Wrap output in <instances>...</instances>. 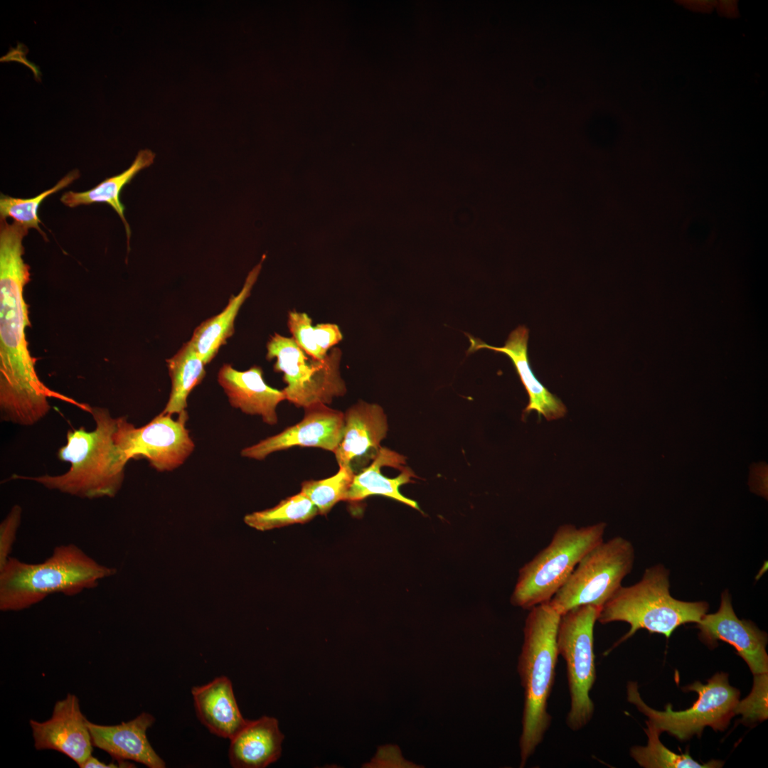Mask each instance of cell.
<instances>
[{
    "instance_id": "obj_1",
    "label": "cell",
    "mask_w": 768,
    "mask_h": 768,
    "mask_svg": "<svg viewBox=\"0 0 768 768\" xmlns=\"http://www.w3.org/2000/svg\"><path fill=\"white\" fill-rule=\"evenodd\" d=\"M28 232L15 221L0 220L1 417L23 426L33 425L48 414V398L86 408V404L53 391L40 380L28 348L26 329L31 324L23 289L31 274L22 243Z\"/></svg>"
},
{
    "instance_id": "obj_2",
    "label": "cell",
    "mask_w": 768,
    "mask_h": 768,
    "mask_svg": "<svg viewBox=\"0 0 768 768\" xmlns=\"http://www.w3.org/2000/svg\"><path fill=\"white\" fill-rule=\"evenodd\" d=\"M95 429L83 427L67 432L66 444L58 452L69 470L60 475L38 476L14 475V479L30 480L44 487L82 498L114 497L120 490L127 460L114 441L117 418L106 408L91 409Z\"/></svg>"
},
{
    "instance_id": "obj_3",
    "label": "cell",
    "mask_w": 768,
    "mask_h": 768,
    "mask_svg": "<svg viewBox=\"0 0 768 768\" xmlns=\"http://www.w3.org/2000/svg\"><path fill=\"white\" fill-rule=\"evenodd\" d=\"M116 568L99 563L74 543L58 545L43 562L10 557L0 568V610L18 612L60 593L75 596L96 588Z\"/></svg>"
},
{
    "instance_id": "obj_4",
    "label": "cell",
    "mask_w": 768,
    "mask_h": 768,
    "mask_svg": "<svg viewBox=\"0 0 768 768\" xmlns=\"http://www.w3.org/2000/svg\"><path fill=\"white\" fill-rule=\"evenodd\" d=\"M560 618V614L548 602L530 609L525 621L518 662L524 690L520 767L526 766L550 725L547 708L559 656L556 638Z\"/></svg>"
},
{
    "instance_id": "obj_5",
    "label": "cell",
    "mask_w": 768,
    "mask_h": 768,
    "mask_svg": "<svg viewBox=\"0 0 768 768\" xmlns=\"http://www.w3.org/2000/svg\"><path fill=\"white\" fill-rule=\"evenodd\" d=\"M708 608L704 601L686 602L673 597L669 570L658 564L646 569L634 585L621 586L602 607L597 622L602 624L624 622L630 625L613 649L639 629L669 638L679 626L699 622Z\"/></svg>"
},
{
    "instance_id": "obj_6",
    "label": "cell",
    "mask_w": 768,
    "mask_h": 768,
    "mask_svg": "<svg viewBox=\"0 0 768 768\" xmlns=\"http://www.w3.org/2000/svg\"><path fill=\"white\" fill-rule=\"evenodd\" d=\"M604 522L577 528L560 526L549 544L520 570L511 602L524 609L549 602L581 559L603 540Z\"/></svg>"
},
{
    "instance_id": "obj_7",
    "label": "cell",
    "mask_w": 768,
    "mask_h": 768,
    "mask_svg": "<svg viewBox=\"0 0 768 768\" xmlns=\"http://www.w3.org/2000/svg\"><path fill=\"white\" fill-rule=\"evenodd\" d=\"M594 604L574 607L560 615L557 650L565 661L570 705L567 727L578 731L593 717L594 705L590 692L596 679L594 627L601 610Z\"/></svg>"
},
{
    "instance_id": "obj_8",
    "label": "cell",
    "mask_w": 768,
    "mask_h": 768,
    "mask_svg": "<svg viewBox=\"0 0 768 768\" xmlns=\"http://www.w3.org/2000/svg\"><path fill=\"white\" fill-rule=\"evenodd\" d=\"M267 360L275 359L274 370L283 373L286 400L304 409L330 404L335 397L346 393L340 373L341 351L331 348L321 360L308 356L292 337L279 334L267 343Z\"/></svg>"
},
{
    "instance_id": "obj_9",
    "label": "cell",
    "mask_w": 768,
    "mask_h": 768,
    "mask_svg": "<svg viewBox=\"0 0 768 768\" xmlns=\"http://www.w3.org/2000/svg\"><path fill=\"white\" fill-rule=\"evenodd\" d=\"M683 689L698 694V700L685 710L674 711L671 704L663 711L649 707L641 699L636 682H629L627 699L648 718L646 721L660 734L666 732L679 740H688L694 735L700 737L705 727H711L715 731L727 728L735 715L740 698V691L730 685L727 674L716 673L706 684L695 681Z\"/></svg>"
},
{
    "instance_id": "obj_10",
    "label": "cell",
    "mask_w": 768,
    "mask_h": 768,
    "mask_svg": "<svg viewBox=\"0 0 768 768\" xmlns=\"http://www.w3.org/2000/svg\"><path fill=\"white\" fill-rule=\"evenodd\" d=\"M634 560V548L627 539L603 540L581 559L549 603L560 615L584 604L602 607L620 588Z\"/></svg>"
},
{
    "instance_id": "obj_11",
    "label": "cell",
    "mask_w": 768,
    "mask_h": 768,
    "mask_svg": "<svg viewBox=\"0 0 768 768\" xmlns=\"http://www.w3.org/2000/svg\"><path fill=\"white\" fill-rule=\"evenodd\" d=\"M172 415H156L146 425L136 427L126 417L117 418L114 441L127 461L144 457L159 472L181 466L194 450L186 428L187 412L176 420Z\"/></svg>"
},
{
    "instance_id": "obj_12",
    "label": "cell",
    "mask_w": 768,
    "mask_h": 768,
    "mask_svg": "<svg viewBox=\"0 0 768 768\" xmlns=\"http://www.w3.org/2000/svg\"><path fill=\"white\" fill-rule=\"evenodd\" d=\"M304 418L281 432L241 450V456L262 460L294 446L314 447L334 453L343 434L344 414L320 404L306 408Z\"/></svg>"
},
{
    "instance_id": "obj_13",
    "label": "cell",
    "mask_w": 768,
    "mask_h": 768,
    "mask_svg": "<svg viewBox=\"0 0 768 768\" xmlns=\"http://www.w3.org/2000/svg\"><path fill=\"white\" fill-rule=\"evenodd\" d=\"M697 626L700 639L708 646H715L718 641H725L735 649L753 675L767 673V634L753 622L737 617L727 590L721 594L718 610L704 614Z\"/></svg>"
},
{
    "instance_id": "obj_14",
    "label": "cell",
    "mask_w": 768,
    "mask_h": 768,
    "mask_svg": "<svg viewBox=\"0 0 768 768\" xmlns=\"http://www.w3.org/2000/svg\"><path fill=\"white\" fill-rule=\"evenodd\" d=\"M87 720L80 710L78 698L68 693L55 703L50 719L30 720L35 748L58 751L80 767L92 752Z\"/></svg>"
},
{
    "instance_id": "obj_15",
    "label": "cell",
    "mask_w": 768,
    "mask_h": 768,
    "mask_svg": "<svg viewBox=\"0 0 768 768\" xmlns=\"http://www.w3.org/2000/svg\"><path fill=\"white\" fill-rule=\"evenodd\" d=\"M155 718L142 713L118 725H103L87 720L93 747L108 753L117 762L132 760L149 768H164L166 764L149 742L146 732Z\"/></svg>"
},
{
    "instance_id": "obj_16",
    "label": "cell",
    "mask_w": 768,
    "mask_h": 768,
    "mask_svg": "<svg viewBox=\"0 0 768 768\" xmlns=\"http://www.w3.org/2000/svg\"><path fill=\"white\" fill-rule=\"evenodd\" d=\"M528 334L529 331L525 326H519L510 333L503 346L496 347L466 334L470 342L466 353L470 354L479 349L487 348L506 355L512 361L528 395L529 401L523 411L524 414L536 411L548 421L561 418L566 414L565 405L540 383L530 366L528 356Z\"/></svg>"
},
{
    "instance_id": "obj_17",
    "label": "cell",
    "mask_w": 768,
    "mask_h": 768,
    "mask_svg": "<svg viewBox=\"0 0 768 768\" xmlns=\"http://www.w3.org/2000/svg\"><path fill=\"white\" fill-rule=\"evenodd\" d=\"M218 382L232 407L247 415H258L267 425L277 423V407L286 398L282 390L265 382L260 366L240 371L224 363L218 370Z\"/></svg>"
},
{
    "instance_id": "obj_18",
    "label": "cell",
    "mask_w": 768,
    "mask_h": 768,
    "mask_svg": "<svg viewBox=\"0 0 768 768\" xmlns=\"http://www.w3.org/2000/svg\"><path fill=\"white\" fill-rule=\"evenodd\" d=\"M405 457L381 447L370 464L354 474L347 493V501H360L370 496L390 498L420 511L417 503L400 491L404 484L414 482L417 477L410 468L404 466Z\"/></svg>"
},
{
    "instance_id": "obj_19",
    "label": "cell",
    "mask_w": 768,
    "mask_h": 768,
    "mask_svg": "<svg viewBox=\"0 0 768 768\" xmlns=\"http://www.w3.org/2000/svg\"><path fill=\"white\" fill-rule=\"evenodd\" d=\"M387 417L377 404L361 401L344 414L342 439L334 452L339 467H352L358 458L373 459L388 432Z\"/></svg>"
},
{
    "instance_id": "obj_20",
    "label": "cell",
    "mask_w": 768,
    "mask_h": 768,
    "mask_svg": "<svg viewBox=\"0 0 768 768\" xmlns=\"http://www.w3.org/2000/svg\"><path fill=\"white\" fill-rule=\"evenodd\" d=\"M191 694L198 718L212 734L230 740L246 724L227 676L193 686Z\"/></svg>"
},
{
    "instance_id": "obj_21",
    "label": "cell",
    "mask_w": 768,
    "mask_h": 768,
    "mask_svg": "<svg viewBox=\"0 0 768 768\" xmlns=\"http://www.w3.org/2000/svg\"><path fill=\"white\" fill-rule=\"evenodd\" d=\"M284 735L278 720L262 716L246 724L230 739L228 756L235 768H264L281 756Z\"/></svg>"
},
{
    "instance_id": "obj_22",
    "label": "cell",
    "mask_w": 768,
    "mask_h": 768,
    "mask_svg": "<svg viewBox=\"0 0 768 768\" xmlns=\"http://www.w3.org/2000/svg\"><path fill=\"white\" fill-rule=\"evenodd\" d=\"M265 257L264 255L260 262L248 273L240 292L230 297L224 309L203 321L194 330L189 341L206 365L215 357L221 346L233 336L235 318L241 306L250 295Z\"/></svg>"
},
{
    "instance_id": "obj_23",
    "label": "cell",
    "mask_w": 768,
    "mask_h": 768,
    "mask_svg": "<svg viewBox=\"0 0 768 768\" xmlns=\"http://www.w3.org/2000/svg\"><path fill=\"white\" fill-rule=\"evenodd\" d=\"M154 158L155 154L151 150H141L131 166L123 172L105 179L88 191L65 192L60 200L65 206L70 208L92 203H107L110 206L124 223L129 248L131 230L124 217L125 208L119 200V194L122 188L130 183L137 173L153 164Z\"/></svg>"
},
{
    "instance_id": "obj_24",
    "label": "cell",
    "mask_w": 768,
    "mask_h": 768,
    "mask_svg": "<svg viewBox=\"0 0 768 768\" xmlns=\"http://www.w3.org/2000/svg\"><path fill=\"white\" fill-rule=\"evenodd\" d=\"M171 389L168 402L161 412L172 415L186 412L187 399L206 375L205 363L188 341L171 358L166 360Z\"/></svg>"
},
{
    "instance_id": "obj_25",
    "label": "cell",
    "mask_w": 768,
    "mask_h": 768,
    "mask_svg": "<svg viewBox=\"0 0 768 768\" xmlns=\"http://www.w3.org/2000/svg\"><path fill=\"white\" fill-rule=\"evenodd\" d=\"M317 514L316 507L299 492L282 500L272 508L246 515L244 521L250 527L265 531L294 523H304Z\"/></svg>"
},
{
    "instance_id": "obj_26",
    "label": "cell",
    "mask_w": 768,
    "mask_h": 768,
    "mask_svg": "<svg viewBox=\"0 0 768 768\" xmlns=\"http://www.w3.org/2000/svg\"><path fill=\"white\" fill-rule=\"evenodd\" d=\"M645 732L649 740L646 746H634L630 750L632 758L645 768H713L722 767L723 762L710 760L699 763L688 753L677 754L665 747L659 740L660 733L648 721Z\"/></svg>"
},
{
    "instance_id": "obj_27",
    "label": "cell",
    "mask_w": 768,
    "mask_h": 768,
    "mask_svg": "<svg viewBox=\"0 0 768 768\" xmlns=\"http://www.w3.org/2000/svg\"><path fill=\"white\" fill-rule=\"evenodd\" d=\"M80 177V172L74 169L62 178L54 186L31 198H14L1 194L0 216L6 220L11 218L27 229H36L46 240V234L39 226L41 223L38 215L40 204L48 196L68 186Z\"/></svg>"
},
{
    "instance_id": "obj_28",
    "label": "cell",
    "mask_w": 768,
    "mask_h": 768,
    "mask_svg": "<svg viewBox=\"0 0 768 768\" xmlns=\"http://www.w3.org/2000/svg\"><path fill=\"white\" fill-rule=\"evenodd\" d=\"M354 472L351 466L339 467L332 476L302 482L301 491L316 507L319 514L326 515L340 501H345Z\"/></svg>"
},
{
    "instance_id": "obj_29",
    "label": "cell",
    "mask_w": 768,
    "mask_h": 768,
    "mask_svg": "<svg viewBox=\"0 0 768 768\" xmlns=\"http://www.w3.org/2000/svg\"><path fill=\"white\" fill-rule=\"evenodd\" d=\"M767 673L754 675L753 687L750 695L738 701L735 714L742 715V721L752 723L767 718Z\"/></svg>"
},
{
    "instance_id": "obj_30",
    "label": "cell",
    "mask_w": 768,
    "mask_h": 768,
    "mask_svg": "<svg viewBox=\"0 0 768 768\" xmlns=\"http://www.w3.org/2000/svg\"><path fill=\"white\" fill-rule=\"evenodd\" d=\"M287 325L297 344L310 357L321 360L324 356L318 346L312 320L306 313L291 311ZM329 353V352H328Z\"/></svg>"
},
{
    "instance_id": "obj_31",
    "label": "cell",
    "mask_w": 768,
    "mask_h": 768,
    "mask_svg": "<svg viewBox=\"0 0 768 768\" xmlns=\"http://www.w3.org/2000/svg\"><path fill=\"white\" fill-rule=\"evenodd\" d=\"M22 508L18 505L12 507L0 524V568L11 557L17 530L20 526Z\"/></svg>"
},
{
    "instance_id": "obj_32",
    "label": "cell",
    "mask_w": 768,
    "mask_h": 768,
    "mask_svg": "<svg viewBox=\"0 0 768 768\" xmlns=\"http://www.w3.org/2000/svg\"><path fill=\"white\" fill-rule=\"evenodd\" d=\"M314 333L316 343L324 356H326L343 338L339 327L334 324H319L314 326Z\"/></svg>"
},
{
    "instance_id": "obj_33",
    "label": "cell",
    "mask_w": 768,
    "mask_h": 768,
    "mask_svg": "<svg viewBox=\"0 0 768 768\" xmlns=\"http://www.w3.org/2000/svg\"><path fill=\"white\" fill-rule=\"evenodd\" d=\"M28 52V50L25 45L18 43L16 48H10L9 51L1 58L0 61H16L23 63L32 70L35 80L41 82L42 73L38 65L26 59V56Z\"/></svg>"
},
{
    "instance_id": "obj_34",
    "label": "cell",
    "mask_w": 768,
    "mask_h": 768,
    "mask_svg": "<svg viewBox=\"0 0 768 768\" xmlns=\"http://www.w3.org/2000/svg\"><path fill=\"white\" fill-rule=\"evenodd\" d=\"M752 466L750 473V480H752L754 491H761V494H766L765 490L767 488V464L763 463V466H761V463L758 464H754Z\"/></svg>"
},
{
    "instance_id": "obj_35",
    "label": "cell",
    "mask_w": 768,
    "mask_h": 768,
    "mask_svg": "<svg viewBox=\"0 0 768 768\" xmlns=\"http://www.w3.org/2000/svg\"><path fill=\"white\" fill-rule=\"evenodd\" d=\"M134 764L127 761L117 762V763H105L97 758L90 755L80 767V768H118L133 767Z\"/></svg>"
}]
</instances>
